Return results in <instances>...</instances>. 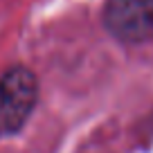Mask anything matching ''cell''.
Here are the masks:
<instances>
[{
    "label": "cell",
    "mask_w": 153,
    "mask_h": 153,
    "mask_svg": "<svg viewBox=\"0 0 153 153\" xmlns=\"http://www.w3.org/2000/svg\"><path fill=\"white\" fill-rule=\"evenodd\" d=\"M38 101V81L29 68L14 65L0 74V137L18 133Z\"/></svg>",
    "instance_id": "1"
},
{
    "label": "cell",
    "mask_w": 153,
    "mask_h": 153,
    "mask_svg": "<svg viewBox=\"0 0 153 153\" xmlns=\"http://www.w3.org/2000/svg\"><path fill=\"white\" fill-rule=\"evenodd\" d=\"M101 20L122 43H144L153 36V0H106Z\"/></svg>",
    "instance_id": "2"
}]
</instances>
